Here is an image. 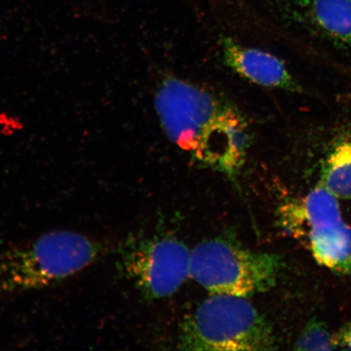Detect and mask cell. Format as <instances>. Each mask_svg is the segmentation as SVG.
<instances>
[{
    "mask_svg": "<svg viewBox=\"0 0 351 351\" xmlns=\"http://www.w3.org/2000/svg\"><path fill=\"white\" fill-rule=\"evenodd\" d=\"M280 258L222 239L204 241L191 254V276L213 295L247 298L276 283Z\"/></svg>",
    "mask_w": 351,
    "mask_h": 351,
    "instance_id": "277c9868",
    "label": "cell"
},
{
    "mask_svg": "<svg viewBox=\"0 0 351 351\" xmlns=\"http://www.w3.org/2000/svg\"><path fill=\"white\" fill-rule=\"evenodd\" d=\"M180 348L189 350L274 349L273 331L247 298L213 295L184 320Z\"/></svg>",
    "mask_w": 351,
    "mask_h": 351,
    "instance_id": "3957f363",
    "label": "cell"
},
{
    "mask_svg": "<svg viewBox=\"0 0 351 351\" xmlns=\"http://www.w3.org/2000/svg\"><path fill=\"white\" fill-rule=\"evenodd\" d=\"M287 221L292 231L304 237L322 223L341 219L339 199L323 185L289 206Z\"/></svg>",
    "mask_w": 351,
    "mask_h": 351,
    "instance_id": "ba28073f",
    "label": "cell"
},
{
    "mask_svg": "<svg viewBox=\"0 0 351 351\" xmlns=\"http://www.w3.org/2000/svg\"><path fill=\"white\" fill-rule=\"evenodd\" d=\"M167 137L197 163L228 174L243 164L252 143L249 122L238 107L213 91L170 77L154 97Z\"/></svg>",
    "mask_w": 351,
    "mask_h": 351,
    "instance_id": "6da1fadb",
    "label": "cell"
},
{
    "mask_svg": "<svg viewBox=\"0 0 351 351\" xmlns=\"http://www.w3.org/2000/svg\"><path fill=\"white\" fill-rule=\"evenodd\" d=\"M191 254L181 241L152 237L126 241L120 250V266L149 300L177 292L191 276Z\"/></svg>",
    "mask_w": 351,
    "mask_h": 351,
    "instance_id": "5b68a950",
    "label": "cell"
},
{
    "mask_svg": "<svg viewBox=\"0 0 351 351\" xmlns=\"http://www.w3.org/2000/svg\"><path fill=\"white\" fill-rule=\"evenodd\" d=\"M335 337L337 348L351 350V322L342 328Z\"/></svg>",
    "mask_w": 351,
    "mask_h": 351,
    "instance_id": "7c38bea8",
    "label": "cell"
},
{
    "mask_svg": "<svg viewBox=\"0 0 351 351\" xmlns=\"http://www.w3.org/2000/svg\"><path fill=\"white\" fill-rule=\"evenodd\" d=\"M336 348L335 336H332L326 326L319 322L307 324L295 343V349L300 350H331Z\"/></svg>",
    "mask_w": 351,
    "mask_h": 351,
    "instance_id": "8fae6325",
    "label": "cell"
},
{
    "mask_svg": "<svg viewBox=\"0 0 351 351\" xmlns=\"http://www.w3.org/2000/svg\"><path fill=\"white\" fill-rule=\"evenodd\" d=\"M322 185L337 199H351V135L340 138L328 152Z\"/></svg>",
    "mask_w": 351,
    "mask_h": 351,
    "instance_id": "30bf717a",
    "label": "cell"
},
{
    "mask_svg": "<svg viewBox=\"0 0 351 351\" xmlns=\"http://www.w3.org/2000/svg\"><path fill=\"white\" fill-rule=\"evenodd\" d=\"M315 260L333 273L351 271V227L340 219L315 228L305 235Z\"/></svg>",
    "mask_w": 351,
    "mask_h": 351,
    "instance_id": "52a82bcc",
    "label": "cell"
},
{
    "mask_svg": "<svg viewBox=\"0 0 351 351\" xmlns=\"http://www.w3.org/2000/svg\"><path fill=\"white\" fill-rule=\"evenodd\" d=\"M111 243L72 230L47 232L0 252V298L51 287L106 256Z\"/></svg>",
    "mask_w": 351,
    "mask_h": 351,
    "instance_id": "7a4b0ae2",
    "label": "cell"
},
{
    "mask_svg": "<svg viewBox=\"0 0 351 351\" xmlns=\"http://www.w3.org/2000/svg\"><path fill=\"white\" fill-rule=\"evenodd\" d=\"M307 6L320 32L351 49V0H308Z\"/></svg>",
    "mask_w": 351,
    "mask_h": 351,
    "instance_id": "9c48e42d",
    "label": "cell"
},
{
    "mask_svg": "<svg viewBox=\"0 0 351 351\" xmlns=\"http://www.w3.org/2000/svg\"><path fill=\"white\" fill-rule=\"evenodd\" d=\"M221 48L223 62L240 77L271 89L301 90L283 61L269 52L241 45L228 37L221 39Z\"/></svg>",
    "mask_w": 351,
    "mask_h": 351,
    "instance_id": "8992f818",
    "label": "cell"
}]
</instances>
